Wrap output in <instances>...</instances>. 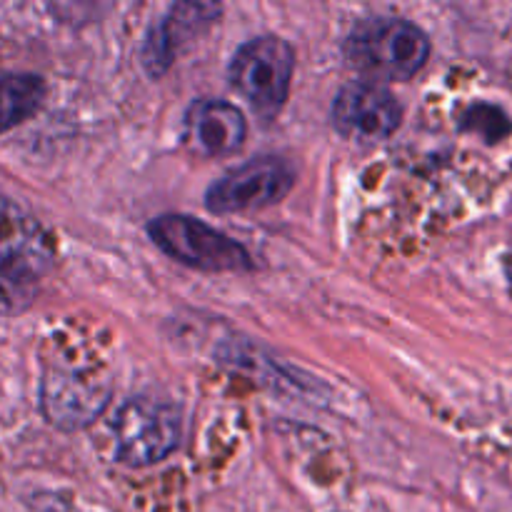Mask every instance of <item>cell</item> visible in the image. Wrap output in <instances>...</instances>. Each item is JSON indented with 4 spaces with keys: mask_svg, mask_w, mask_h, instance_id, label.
<instances>
[{
    "mask_svg": "<svg viewBox=\"0 0 512 512\" xmlns=\"http://www.w3.org/2000/svg\"><path fill=\"white\" fill-rule=\"evenodd\" d=\"M115 458L130 468H148L160 463L178 448L183 438V415L168 400H128L113 423Z\"/></svg>",
    "mask_w": 512,
    "mask_h": 512,
    "instance_id": "3957f363",
    "label": "cell"
},
{
    "mask_svg": "<svg viewBox=\"0 0 512 512\" xmlns=\"http://www.w3.org/2000/svg\"><path fill=\"white\" fill-rule=\"evenodd\" d=\"M220 15L218 5L210 3H178L168 10L158 25L148 33L143 45V65L150 75H160L170 68L175 55L203 33Z\"/></svg>",
    "mask_w": 512,
    "mask_h": 512,
    "instance_id": "9c48e42d",
    "label": "cell"
},
{
    "mask_svg": "<svg viewBox=\"0 0 512 512\" xmlns=\"http://www.w3.org/2000/svg\"><path fill=\"white\" fill-rule=\"evenodd\" d=\"M45 98V83L38 75L13 73L0 78V133L28 120Z\"/></svg>",
    "mask_w": 512,
    "mask_h": 512,
    "instance_id": "8fae6325",
    "label": "cell"
},
{
    "mask_svg": "<svg viewBox=\"0 0 512 512\" xmlns=\"http://www.w3.org/2000/svg\"><path fill=\"white\" fill-rule=\"evenodd\" d=\"M153 243L178 263L205 273L253 270L248 250L213 225L190 215H160L148 225Z\"/></svg>",
    "mask_w": 512,
    "mask_h": 512,
    "instance_id": "277c9868",
    "label": "cell"
},
{
    "mask_svg": "<svg viewBox=\"0 0 512 512\" xmlns=\"http://www.w3.org/2000/svg\"><path fill=\"white\" fill-rule=\"evenodd\" d=\"M505 268H508V278H510V283H512V253L508 255V260H505Z\"/></svg>",
    "mask_w": 512,
    "mask_h": 512,
    "instance_id": "4fadbf2b",
    "label": "cell"
},
{
    "mask_svg": "<svg viewBox=\"0 0 512 512\" xmlns=\"http://www.w3.org/2000/svg\"><path fill=\"white\" fill-rule=\"evenodd\" d=\"M248 123L235 105L225 100H195L185 115V140L200 155H230L243 148Z\"/></svg>",
    "mask_w": 512,
    "mask_h": 512,
    "instance_id": "30bf717a",
    "label": "cell"
},
{
    "mask_svg": "<svg viewBox=\"0 0 512 512\" xmlns=\"http://www.w3.org/2000/svg\"><path fill=\"white\" fill-rule=\"evenodd\" d=\"M403 123L398 98L370 80H353L343 85L333 100V125L345 138L360 143H378L390 138Z\"/></svg>",
    "mask_w": 512,
    "mask_h": 512,
    "instance_id": "ba28073f",
    "label": "cell"
},
{
    "mask_svg": "<svg viewBox=\"0 0 512 512\" xmlns=\"http://www.w3.org/2000/svg\"><path fill=\"white\" fill-rule=\"evenodd\" d=\"M295 53L288 40L260 35L240 45L230 63V83L253 105L255 113L273 118L280 113L293 83Z\"/></svg>",
    "mask_w": 512,
    "mask_h": 512,
    "instance_id": "5b68a950",
    "label": "cell"
},
{
    "mask_svg": "<svg viewBox=\"0 0 512 512\" xmlns=\"http://www.w3.org/2000/svg\"><path fill=\"white\" fill-rule=\"evenodd\" d=\"M345 60L360 75L378 80H408L425 68L430 38L403 18H365L345 38Z\"/></svg>",
    "mask_w": 512,
    "mask_h": 512,
    "instance_id": "7a4b0ae2",
    "label": "cell"
},
{
    "mask_svg": "<svg viewBox=\"0 0 512 512\" xmlns=\"http://www.w3.org/2000/svg\"><path fill=\"white\" fill-rule=\"evenodd\" d=\"M460 128L465 133L480 135L485 143H500L512 133V118L498 105L475 103L460 118Z\"/></svg>",
    "mask_w": 512,
    "mask_h": 512,
    "instance_id": "7c38bea8",
    "label": "cell"
},
{
    "mask_svg": "<svg viewBox=\"0 0 512 512\" xmlns=\"http://www.w3.org/2000/svg\"><path fill=\"white\" fill-rule=\"evenodd\" d=\"M295 170L283 158H258L230 170L205 193L213 213H245L280 203L293 190Z\"/></svg>",
    "mask_w": 512,
    "mask_h": 512,
    "instance_id": "52a82bcc",
    "label": "cell"
},
{
    "mask_svg": "<svg viewBox=\"0 0 512 512\" xmlns=\"http://www.w3.org/2000/svg\"><path fill=\"white\" fill-rule=\"evenodd\" d=\"M53 263L48 230L23 205L0 195V315L28 310Z\"/></svg>",
    "mask_w": 512,
    "mask_h": 512,
    "instance_id": "6da1fadb",
    "label": "cell"
},
{
    "mask_svg": "<svg viewBox=\"0 0 512 512\" xmlns=\"http://www.w3.org/2000/svg\"><path fill=\"white\" fill-rule=\"evenodd\" d=\"M110 403V380L93 363L55 360L40 383V405L55 428L80 430L98 420Z\"/></svg>",
    "mask_w": 512,
    "mask_h": 512,
    "instance_id": "8992f818",
    "label": "cell"
}]
</instances>
